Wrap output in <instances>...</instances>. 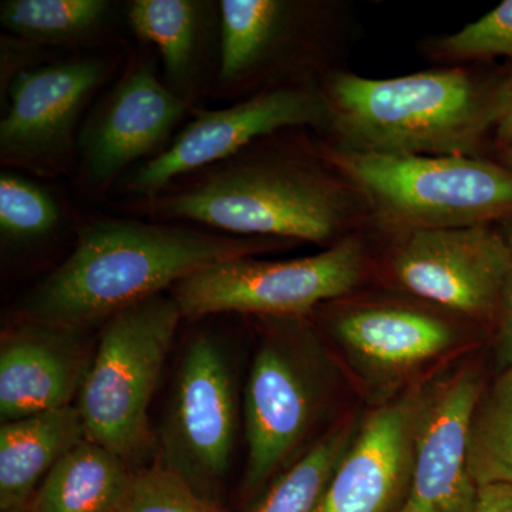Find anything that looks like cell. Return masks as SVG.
I'll list each match as a JSON object with an SVG mask.
<instances>
[{"label": "cell", "instance_id": "1", "mask_svg": "<svg viewBox=\"0 0 512 512\" xmlns=\"http://www.w3.org/2000/svg\"><path fill=\"white\" fill-rule=\"evenodd\" d=\"M286 242L111 218L89 222L69 258L30 293L23 313L43 325L87 330L208 266Z\"/></svg>", "mask_w": 512, "mask_h": 512}, {"label": "cell", "instance_id": "2", "mask_svg": "<svg viewBox=\"0 0 512 512\" xmlns=\"http://www.w3.org/2000/svg\"><path fill=\"white\" fill-rule=\"evenodd\" d=\"M500 97L464 70L448 69L383 80L338 73L326 100L352 150L470 156L497 123Z\"/></svg>", "mask_w": 512, "mask_h": 512}, {"label": "cell", "instance_id": "3", "mask_svg": "<svg viewBox=\"0 0 512 512\" xmlns=\"http://www.w3.org/2000/svg\"><path fill=\"white\" fill-rule=\"evenodd\" d=\"M165 218L197 221L235 237L328 242L348 222L338 183L313 165L281 158H229L157 201Z\"/></svg>", "mask_w": 512, "mask_h": 512}, {"label": "cell", "instance_id": "4", "mask_svg": "<svg viewBox=\"0 0 512 512\" xmlns=\"http://www.w3.org/2000/svg\"><path fill=\"white\" fill-rule=\"evenodd\" d=\"M384 221L406 229L488 225L512 218V168L470 156H396L326 148Z\"/></svg>", "mask_w": 512, "mask_h": 512}, {"label": "cell", "instance_id": "5", "mask_svg": "<svg viewBox=\"0 0 512 512\" xmlns=\"http://www.w3.org/2000/svg\"><path fill=\"white\" fill-rule=\"evenodd\" d=\"M181 318L177 301L160 293L117 313L101 330L76 407L86 439L127 466L153 446L148 409Z\"/></svg>", "mask_w": 512, "mask_h": 512}, {"label": "cell", "instance_id": "6", "mask_svg": "<svg viewBox=\"0 0 512 512\" xmlns=\"http://www.w3.org/2000/svg\"><path fill=\"white\" fill-rule=\"evenodd\" d=\"M249 370L244 399V493H264L298 456L322 406L316 346L296 318H275Z\"/></svg>", "mask_w": 512, "mask_h": 512}, {"label": "cell", "instance_id": "7", "mask_svg": "<svg viewBox=\"0 0 512 512\" xmlns=\"http://www.w3.org/2000/svg\"><path fill=\"white\" fill-rule=\"evenodd\" d=\"M365 268L359 239L346 238L328 251L291 261L229 259L174 286L184 318L241 312L268 318H301L319 303L352 291Z\"/></svg>", "mask_w": 512, "mask_h": 512}, {"label": "cell", "instance_id": "8", "mask_svg": "<svg viewBox=\"0 0 512 512\" xmlns=\"http://www.w3.org/2000/svg\"><path fill=\"white\" fill-rule=\"evenodd\" d=\"M234 380L224 346L198 335L185 348L160 437V460L215 503L237 439Z\"/></svg>", "mask_w": 512, "mask_h": 512}, {"label": "cell", "instance_id": "9", "mask_svg": "<svg viewBox=\"0 0 512 512\" xmlns=\"http://www.w3.org/2000/svg\"><path fill=\"white\" fill-rule=\"evenodd\" d=\"M508 245L490 225L416 229L393 258V274L407 291L471 318L500 311Z\"/></svg>", "mask_w": 512, "mask_h": 512}, {"label": "cell", "instance_id": "10", "mask_svg": "<svg viewBox=\"0 0 512 512\" xmlns=\"http://www.w3.org/2000/svg\"><path fill=\"white\" fill-rule=\"evenodd\" d=\"M328 120H332L328 100L303 89L274 90L229 109L201 113L163 153L138 168L128 190L153 197L181 175L237 156L256 138Z\"/></svg>", "mask_w": 512, "mask_h": 512}, {"label": "cell", "instance_id": "11", "mask_svg": "<svg viewBox=\"0 0 512 512\" xmlns=\"http://www.w3.org/2000/svg\"><path fill=\"white\" fill-rule=\"evenodd\" d=\"M107 72L104 60L90 57L19 73L0 123L3 160L39 168L62 160L83 107Z\"/></svg>", "mask_w": 512, "mask_h": 512}, {"label": "cell", "instance_id": "12", "mask_svg": "<svg viewBox=\"0 0 512 512\" xmlns=\"http://www.w3.org/2000/svg\"><path fill=\"white\" fill-rule=\"evenodd\" d=\"M481 387L470 373L421 400L412 476L400 512H474L478 487L468 471V437Z\"/></svg>", "mask_w": 512, "mask_h": 512}, {"label": "cell", "instance_id": "13", "mask_svg": "<svg viewBox=\"0 0 512 512\" xmlns=\"http://www.w3.org/2000/svg\"><path fill=\"white\" fill-rule=\"evenodd\" d=\"M420 399L370 414L330 480L319 512H400L412 476Z\"/></svg>", "mask_w": 512, "mask_h": 512}, {"label": "cell", "instance_id": "14", "mask_svg": "<svg viewBox=\"0 0 512 512\" xmlns=\"http://www.w3.org/2000/svg\"><path fill=\"white\" fill-rule=\"evenodd\" d=\"M92 359L86 330L32 320L9 330L0 348L3 423L76 404Z\"/></svg>", "mask_w": 512, "mask_h": 512}, {"label": "cell", "instance_id": "15", "mask_svg": "<svg viewBox=\"0 0 512 512\" xmlns=\"http://www.w3.org/2000/svg\"><path fill=\"white\" fill-rule=\"evenodd\" d=\"M185 104L146 66L124 77L84 128L83 175L90 187H107L134 161L167 140L183 119Z\"/></svg>", "mask_w": 512, "mask_h": 512}, {"label": "cell", "instance_id": "16", "mask_svg": "<svg viewBox=\"0 0 512 512\" xmlns=\"http://www.w3.org/2000/svg\"><path fill=\"white\" fill-rule=\"evenodd\" d=\"M336 336L363 365L399 373L429 362L454 343L453 329L427 313L402 308H359L335 320Z\"/></svg>", "mask_w": 512, "mask_h": 512}, {"label": "cell", "instance_id": "17", "mask_svg": "<svg viewBox=\"0 0 512 512\" xmlns=\"http://www.w3.org/2000/svg\"><path fill=\"white\" fill-rule=\"evenodd\" d=\"M86 440L76 404L0 427V510L28 508L40 480Z\"/></svg>", "mask_w": 512, "mask_h": 512}, {"label": "cell", "instance_id": "18", "mask_svg": "<svg viewBox=\"0 0 512 512\" xmlns=\"http://www.w3.org/2000/svg\"><path fill=\"white\" fill-rule=\"evenodd\" d=\"M130 466L107 448L83 440L52 468L32 512H114L133 483Z\"/></svg>", "mask_w": 512, "mask_h": 512}, {"label": "cell", "instance_id": "19", "mask_svg": "<svg viewBox=\"0 0 512 512\" xmlns=\"http://www.w3.org/2000/svg\"><path fill=\"white\" fill-rule=\"evenodd\" d=\"M220 79L237 83L255 72L284 42L292 5L279 0H224Z\"/></svg>", "mask_w": 512, "mask_h": 512}, {"label": "cell", "instance_id": "20", "mask_svg": "<svg viewBox=\"0 0 512 512\" xmlns=\"http://www.w3.org/2000/svg\"><path fill=\"white\" fill-rule=\"evenodd\" d=\"M353 431L336 427L296 458L244 512H319L330 480L350 443Z\"/></svg>", "mask_w": 512, "mask_h": 512}, {"label": "cell", "instance_id": "21", "mask_svg": "<svg viewBox=\"0 0 512 512\" xmlns=\"http://www.w3.org/2000/svg\"><path fill=\"white\" fill-rule=\"evenodd\" d=\"M468 471L477 487L512 485V369L480 397L468 437Z\"/></svg>", "mask_w": 512, "mask_h": 512}, {"label": "cell", "instance_id": "22", "mask_svg": "<svg viewBox=\"0 0 512 512\" xmlns=\"http://www.w3.org/2000/svg\"><path fill=\"white\" fill-rule=\"evenodd\" d=\"M200 6L188 0H136L128 6L131 29L158 47L165 72L174 82H183L194 67L200 43Z\"/></svg>", "mask_w": 512, "mask_h": 512}, {"label": "cell", "instance_id": "23", "mask_svg": "<svg viewBox=\"0 0 512 512\" xmlns=\"http://www.w3.org/2000/svg\"><path fill=\"white\" fill-rule=\"evenodd\" d=\"M104 0H10L2 3L3 25L37 42H66L89 35L106 18Z\"/></svg>", "mask_w": 512, "mask_h": 512}, {"label": "cell", "instance_id": "24", "mask_svg": "<svg viewBox=\"0 0 512 512\" xmlns=\"http://www.w3.org/2000/svg\"><path fill=\"white\" fill-rule=\"evenodd\" d=\"M60 215L55 200L19 175L0 177V232L16 244L43 239L55 231Z\"/></svg>", "mask_w": 512, "mask_h": 512}, {"label": "cell", "instance_id": "25", "mask_svg": "<svg viewBox=\"0 0 512 512\" xmlns=\"http://www.w3.org/2000/svg\"><path fill=\"white\" fill-rule=\"evenodd\" d=\"M114 512H224L163 464L134 473L126 497Z\"/></svg>", "mask_w": 512, "mask_h": 512}, {"label": "cell", "instance_id": "26", "mask_svg": "<svg viewBox=\"0 0 512 512\" xmlns=\"http://www.w3.org/2000/svg\"><path fill=\"white\" fill-rule=\"evenodd\" d=\"M441 56L451 60L512 57V0L439 42Z\"/></svg>", "mask_w": 512, "mask_h": 512}, {"label": "cell", "instance_id": "27", "mask_svg": "<svg viewBox=\"0 0 512 512\" xmlns=\"http://www.w3.org/2000/svg\"><path fill=\"white\" fill-rule=\"evenodd\" d=\"M503 235L508 245V269L501 295L500 330L497 338V363L503 370L512 369V218L503 221Z\"/></svg>", "mask_w": 512, "mask_h": 512}, {"label": "cell", "instance_id": "28", "mask_svg": "<svg viewBox=\"0 0 512 512\" xmlns=\"http://www.w3.org/2000/svg\"><path fill=\"white\" fill-rule=\"evenodd\" d=\"M474 512H512V485L490 484L478 487Z\"/></svg>", "mask_w": 512, "mask_h": 512}, {"label": "cell", "instance_id": "29", "mask_svg": "<svg viewBox=\"0 0 512 512\" xmlns=\"http://www.w3.org/2000/svg\"><path fill=\"white\" fill-rule=\"evenodd\" d=\"M495 131L501 144L507 148L512 147V76L501 89L500 111H498Z\"/></svg>", "mask_w": 512, "mask_h": 512}, {"label": "cell", "instance_id": "30", "mask_svg": "<svg viewBox=\"0 0 512 512\" xmlns=\"http://www.w3.org/2000/svg\"><path fill=\"white\" fill-rule=\"evenodd\" d=\"M505 165L512 168V147L507 148V151H505Z\"/></svg>", "mask_w": 512, "mask_h": 512}, {"label": "cell", "instance_id": "31", "mask_svg": "<svg viewBox=\"0 0 512 512\" xmlns=\"http://www.w3.org/2000/svg\"><path fill=\"white\" fill-rule=\"evenodd\" d=\"M2 512H32L29 510V508H19V510H8V511H2Z\"/></svg>", "mask_w": 512, "mask_h": 512}]
</instances>
